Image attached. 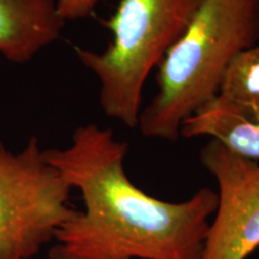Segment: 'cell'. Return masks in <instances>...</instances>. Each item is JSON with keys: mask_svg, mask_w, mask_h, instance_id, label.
I'll return each instance as SVG.
<instances>
[{"mask_svg": "<svg viewBox=\"0 0 259 259\" xmlns=\"http://www.w3.org/2000/svg\"><path fill=\"white\" fill-rule=\"evenodd\" d=\"M128 149V142L96 124L77 127L67 147L44 149L84 204L58 229L48 259L202 257L218 192L202 187L183 202L150 196L126 174Z\"/></svg>", "mask_w": 259, "mask_h": 259, "instance_id": "obj_1", "label": "cell"}, {"mask_svg": "<svg viewBox=\"0 0 259 259\" xmlns=\"http://www.w3.org/2000/svg\"><path fill=\"white\" fill-rule=\"evenodd\" d=\"M258 42L259 0H203L158 65L157 93L139 115L141 135L177 142L183 122L218 96L233 58Z\"/></svg>", "mask_w": 259, "mask_h": 259, "instance_id": "obj_2", "label": "cell"}, {"mask_svg": "<svg viewBox=\"0 0 259 259\" xmlns=\"http://www.w3.org/2000/svg\"><path fill=\"white\" fill-rule=\"evenodd\" d=\"M203 0H120L105 27L113 40L102 52L74 47L100 83V105L109 118L136 128L148 77L183 36Z\"/></svg>", "mask_w": 259, "mask_h": 259, "instance_id": "obj_3", "label": "cell"}, {"mask_svg": "<svg viewBox=\"0 0 259 259\" xmlns=\"http://www.w3.org/2000/svg\"><path fill=\"white\" fill-rule=\"evenodd\" d=\"M71 189L36 137L18 151L0 141V259H31L77 209Z\"/></svg>", "mask_w": 259, "mask_h": 259, "instance_id": "obj_4", "label": "cell"}, {"mask_svg": "<svg viewBox=\"0 0 259 259\" xmlns=\"http://www.w3.org/2000/svg\"><path fill=\"white\" fill-rule=\"evenodd\" d=\"M200 162L219 187L200 259H246L259 247V162L215 139L204 144Z\"/></svg>", "mask_w": 259, "mask_h": 259, "instance_id": "obj_5", "label": "cell"}, {"mask_svg": "<svg viewBox=\"0 0 259 259\" xmlns=\"http://www.w3.org/2000/svg\"><path fill=\"white\" fill-rule=\"evenodd\" d=\"M65 23L57 0H0V54L28 63L59 40Z\"/></svg>", "mask_w": 259, "mask_h": 259, "instance_id": "obj_6", "label": "cell"}, {"mask_svg": "<svg viewBox=\"0 0 259 259\" xmlns=\"http://www.w3.org/2000/svg\"><path fill=\"white\" fill-rule=\"evenodd\" d=\"M180 136L209 137L232 153L259 162V120L242 114L219 95L183 122Z\"/></svg>", "mask_w": 259, "mask_h": 259, "instance_id": "obj_7", "label": "cell"}, {"mask_svg": "<svg viewBox=\"0 0 259 259\" xmlns=\"http://www.w3.org/2000/svg\"><path fill=\"white\" fill-rule=\"evenodd\" d=\"M218 95L248 118L259 120V42L233 58Z\"/></svg>", "mask_w": 259, "mask_h": 259, "instance_id": "obj_8", "label": "cell"}, {"mask_svg": "<svg viewBox=\"0 0 259 259\" xmlns=\"http://www.w3.org/2000/svg\"><path fill=\"white\" fill-rule=\"evenodd\" d=\"M106 0H57L58 11L65 22L89 17Z\"/></svg>", "mask_w": 259, "mask_h": 259, "instance_id": "obj_9", "label": "cell"}]
</instances>
